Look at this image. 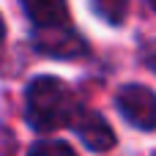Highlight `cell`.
<instances>
[{
    "mask_svg": "<svg viewBox=\"0 0 156 156\" xmlns=\"http://www.w3.org/2000/svg\"><path fill=\"white\" fill-rule=\"evenodd\" d=\"M74 129L82 140V145L93 154H101V151H110L115 145V132L110 129V123L99 115V112H90V110H80L77 121H74Z\"/></svg>",
    "mask_w": 156,
    "mask_h": 156,
    "instance_id": "4",
    "label": "cell"
},
{
    "mask_svg": "<svg viewBox=\"0 0 156 156\" xmlns=\"http://www.w3.org/2000/svg\"><path fill=\"white\" fill-rule=\"evenodd\" d=\"M3 38H5V22H3V16H0V44H3Z\"/></svg>",
    "mask_w": 156,
    "mask_h": 156,
    "instance_id": "9",
    "label": "cell"
},
{
    "mask_svg": "<svg viewBox=\"0 0 156 156\" xmlns=\"http://www.w3.org/2000/svg\"><path fill=\"white\" fill-rule=\"evenodd\" d=\"M115 101H118L121 115L132 126L143 132L156 129V93H151L145 85H126Z\"/></svg>",
    "mask_w": 156,
    "mask_h": 156,
    "instance_id": "3",
    "label": "cell"
},
{
    "mask_svg": "<svg viewBox=\"0 0 156 156\" xmlns=\"http://www.w3.org/2000/svg\"><path fill=\"white\" fill-rule=\"evenodd\" d=\"M25 14L36 27H60L69 25V3L66 0H22Z\"/></svg>",
    "mask_w": 156,
    "mask_h": 156,
    "instance_id": "5",
    "label": "cell"
},
{
    "mask_svg": "<svg viewBox=\"0 0 156 156\" xmlns=\"http://www.w3.org/2000/svg\"><path fill=\"white\" fill-rule=\"evenodd\" d=\"M27 156H77V151L60 140H41L27 148Z\"/></svg>",
    "mask_w": 156,
    "mask_h": 156,
    "instance_id": "7",
    "label": "cell"
},
{
    "mask_svg": "<svg viewBox=\"0 0 156 156\" xmlns=\"http://www.w3.org/2000/svg\"><path fill=\"white\" fill-rule=\"evenodd\" d=\"M96 14L110 22V25H121L126 19V8H129V0H90Z\"/></svg>",
    "mask_w": 156,
    "mask_h": 156,
    "instance_id": "6",
    "label": "cell"
},
{
    "mask_svg": "<svg viewBox=\"0 0 156 156\" xmlns=\"http://www.w3.org/2000/svg\"><path fill=\"white\" fill-rule=\"evenodd\" d=\"M151 3H154V8H156V0H151Z\"/></svg>",
    "mask_w": 156,
    "mask_h": 156,
    "instance_id": "10",
    "label": "cell"
},
{
    "mask_svg": "<svg viewBox=\"0 0 156 156\" xmlns=\"http://www.w3.org/2000/svg\"><path fill=\"white\" fill-rule=\"evenodd\" d=\"M33 47L49 58H80L88 52L85 38L71 27V25H60V27H36L33 33Z\"/></svg>",
    "mask_w": 156,
    "mask_h": 156,
    "instance_id": "2",
    "label": "cell"
},
{
    "mask_svg": "<svg viewBox=\"0 0 156 156\" xmlns=\"http://www.w3.org/2000/svg\"><path fill=\"white\" fill-rule=\"evenodd\" d=\"M80 104L71 88L58 77H36L25 90V121L36 132H55L66 123H74Z\"/></svg>",
    "mask_w": 156,
    "mask_h": 156,
    "instance_id": "1",
    "label": "cell"
},
{
    "mask_svg": "<svg viewBox=\"0 0 156 156\" xmlns=\"http://www.w3.org/2000/svg\"><path fill=\"white\" fill-rule=\"evenodd\" d=\"M143 60H145V66L156 74V41H148L143 47Z\"/></svg>",
    "mask_w": 156,
    "mask_h": 156,
    "instance_id": "8",
    "label": "cell"
}]
</instances>
